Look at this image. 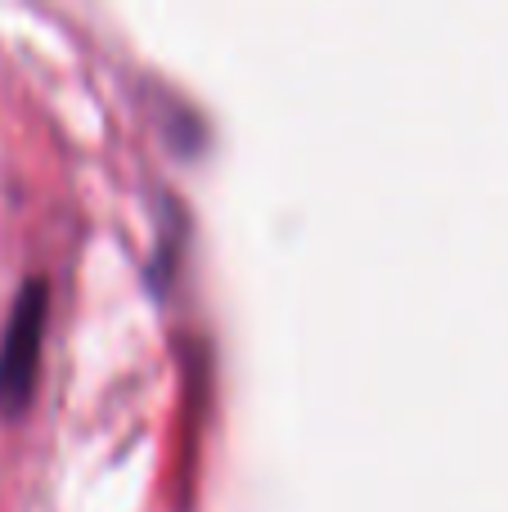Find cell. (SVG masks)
<instances>
[{"mask_svg": "<svg viewBox=\"0 0 508 512\" xmlns=\"http://www.w3.org/2000/svg\"><path fill=\"white\" fill-rule=\"evenodd\" d=\"M45 324H50V283L27 279L0 333V414L5 418H18L32 405L36 378H41Z\"/></svg>", "mask_w": 508, "mask_h": 512, "instance_id": "6da1fadb", "label": "cell"}]
</instances>
